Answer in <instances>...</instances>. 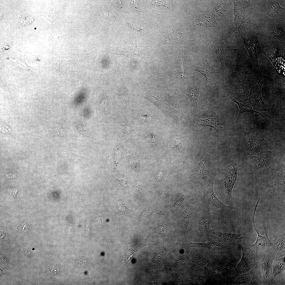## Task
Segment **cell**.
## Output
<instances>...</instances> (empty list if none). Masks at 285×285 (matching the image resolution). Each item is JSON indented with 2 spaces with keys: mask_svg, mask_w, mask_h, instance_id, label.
<instances>
[{
  "mask_svg": "<svg viewBox=\"0 0 285 285\" xmlns=\"http://www.w3.org/2000/svg\"><path fill=\"white\" fill-rule=\"evenodd\" d=\"M189 246L191 247L200 248L213 250L221 249L222 245L216 241L213 240L210 242L203 243H193L189 242Z\"/></svg>",
  "mask_w": 285,
  "mask_h": 285,
  "instance_id": "obj_17",
  "label": "cell"
},
{
  "mask_svg": "<svg viewBox=\"0 0 285 285\" xmlns=\"http://www.w3.org/2000/svg\"><path fill=\"white\" fill-rule=\"evenodd\" d=\"M275 184L278 188V193L284 196L285 170L284 168L276 173Z\"/></svg>",
  "mask_w": 285,
  "mask_h": 285,
  "instance_id": "obj_19",
  "label": "cell"
},
{
  "mask_svg": "<svg viewBox=\"0 0 285 285\" xmlns=\"http://www.w3.org/2000/svg\"><path fill=\"white\" fill-rule=\"evenodd\" d=\"M185 92L189 98L193 109H196L197 108L199 93L198 88L195 83L193 82L185 91Z\"/></svg>",
  "mask_w": 285,
  "mask_h": 285,
  "instance_id": "obj_16",
  "label": "cell"
},
{
  "mask_svg": "<svg viewBox=\"0 0 285 285\" xmlns=\"http://www.w3.org/2000/svg\"><path fill=\"white\" fill-rule=\"evenodd\" d=\"M196 122L197 126H207L212 127L217 132L218 126L216 121L213 118L210 117L208 118L205 119L198 118L197 119Z\"/></svg>",
  "mask_w": 285,
  "mask_h": 285,
  "instance_id": "obj_24",
  "label": "cell"
},
{
  "mask_svg": "<svg viewBox=\"0 0 285 285\" xmlns=\"http://www.w3.org/2000/svg\"><path fill=\"white\" fill-rule=\"evenodd\" d=\"M225 89L228 93L233 94L239 102L245 103L248 100L250 90L247 82L244 81L239 85H230Z\"/></svg>",
  "mask_w": 285,
  "mask_h": 285,
  "instance_id": "obj_8",
  "label": "cell"
},
{
  "mask_svg": "<svg viewBox=\"0 0 285 285\" xmlns=\"http://www.w3.org/2000/svg\"><path fill=\"white\" fill-rule=\"evenodd\" d=\"M116 180L122 188H126L128 187V183L126 180L118 178H116Z\"/></svg>",
  "mask_w": 285,
  "mask_h": 285,
  "instance_id": "obj_33",
  "label": "cell"
},
{
  "mask_svg": "<svg viewBox=\"0 0 285 285\" xmlns=\"http://www.w3.org/2000/svg\"><path fill=\"white\" fill-rule=\"evenodd\" d=\"M278 0L262 1V7L265 15L270 17H274V14L282 8L279 5Z\"/></svg>",
  "mask_w": 285,
  "mask_h": 285,
  "instance_id": "obj_13",
  "label": "cell"
},
{
  "mask_svg": "<svg viewBox=\"0 0 285 285\" xmlns=\"http://www.w3.org/2000/svg\"><path fill=\"white\" fill-rule=\"evenodd\" d=\"M139 118H140L144 120L149 119L150 118V117L148 116L147 115H142L140 117H139Z\"/></svg>",
  "mask_w": 285,
  "mask_h": 285,
  "instance_id": "obj_40",
  "label": "cell"
},
{
  "mask_svg": "<svg viewBox=\"0 0 285 285\" xmlns=\"http://www.w3.org/2000/svg\"><path fill=\"white\" fill-rule=\"evenodd\" d=\"M174 32L163 37L160 41V46L167 44H171L175 43L177 41V35Z\"/></svg>",
  "mask_w": 285,
  "mask_h": 285,
  "instance_id": "obj_28",
  "label": "cell"
},
{
  "mask_svg": "<svg viewBox=\"0 0 285 285\" xmlns=\"http://www.w3.org/2000/svg\"><path fill=\"white\" fill-rule=\"evenodd\" d=\"M250 22V20H245L242 21L240 25L230 32L227 37V40L233 36H237L246 27Z\"/></svg>",
  "mask_w": 285,
  "mask_h": 285,
  "instance_id": "obj_26",
  "label": "cell"
},
{
  "mask_svg": "<svg viewBox=\"0 0 285 285\" xmlns=\"http://www.w3.org/2000/svg\"><path fill=\"white\" fill-rule=\"evenodd\" d=\"M227 99H230L236 103L238 105L239 107V112L236 120V122H237V121L240 118L241 114L245 112H253L257 113L260 114L264 119H265L266 118L265 116L264 115V113H261L260 112L255 111L253 108L250 104H247L245 103H242L239 102L237 101L234 98L231 96L228 93L227 94Z\"/></svg>",
  "mask_w": 285,
  "mask_h": 285,
  "instance_id": "obj_14",
  "label": "cell"
},
{
  "mask_svg": "<svg viewBox=\"0 0 285 285\" xmlns=\"http://www.w3.org/2000/svg\"><path fill=\"white\" fill-rule=\"evenodd\" d=\"M18 191V190L16 188L12 189L10 191V194L12 196L16 197V194Z\"/></svg>",
  "mask_w": 285,
  "mask_h": 285,
  "instance_id": "obj_39",
  "label": "cell"
},
{
  "mask_svg": "<svg viewBox=\"0 0 285 285\" xmlns=\"http://www.w3.org/2000/svg\"><path fill=\"white\" fill-rule=\"evenodd\" d=\"M35 250V249H34V248H32V250Z\"/></svg>",
  "mask_w": 285,
  "mask_h": 285,
  "instance_id": "obj_41",
  "label": "cell"
},
{
  "mask_svg": "<svg viewBox=\"0 0 285 285\" xmlns=\"http://www.w3.org/2000/svg\"><path fill=\"white\" fill-rule=\"evenodd\" d=\"M212 49L216 57L220 61L222 68H225L224 62L223 54L224 50L223 47V43H217L213 40L211 41Z\"/></svg>",
  "mask_w": 285,
  "mask_h": 285,
  "instance_id": "obj_20",
  "label": "cell"
},
{
  "mask_svg": "<svg viewBox=\"0 0 285 285\" xmlns=\"http://www.w3.org/2000/svg\"><path fill=\"white\" fill-rule=\"evenodd\" d=\"M263 84L262 81H259L257 85L250 91L248 96V100L253 108L259 112L266 111L267 108V103L263 100L261 96Z\"/></svg>",
  "mask_w": 285,
  "mask_h": 285,
  "instance_id": "obj_4",
  "label": "cell"
},
{
  "mask_svg": "<svg viewBox=\"0 0 285 285\" xmlns=\"http://www.w3.org/2000/svg\"><path fill=\"white\" fill-rule=\"evenodd\" d=\"M284 30L282 26H276L273 27L272 30V33L275 38L281 40L285 39Z\"/></svg>",
  "mask_w": 285,
  "mask_h": 285,
  "instance_id": "obj_29",
  "label": "cell"
},
{
  "mask_svg": "<svg viewBox=\"0 0 285 285\" xmlns=\"http://www.w3.org/2000/svg\"><path fill=\"white\" fill-rule=\"evenodd\" d=\"M194 174L199 183L203 186L205 185L203 178L205 174V165L203 162H201L198 164L195 170Z\"/></svg>",
  "mask_w": 285,
  "mask_h": 285,
  "instance_id": "obj_25",
  "label": "cell"
},
{
  "mask_svg": "<svg viewBox=\"0 0 285 285\" xmlns=\"http://www.w3.org/2000/svg\"><path fill=\"white\" fill-rule=\"evenodd\" d=\"M152 212V210H148L144 211L142 215V218L143 219L147 218L151 213Z\"/></svg>",
  "mask_w": 285,
  "mask_h": 285,
  "instance_id": "obj_37",
  "label": "cell"
},
{
  "mask_svg": "<svg viewBox=\"0 0 285 285\" xmlns=\"http://www.w3.org/2000/svg\"><path fill=\"white\" fill-rule=\"evenodd\" d=\"M238 166L232 165L226 172L224 181V193L226 200L229 201L231 197L233 188L236 180Z\"/></svg>",
  "mask_w": 285,
  "mask_h": 285,
  "instance_id": "obj_7",
  "label": "cell"
},
{
  "mask_svg": "<svg viewBox=\"0 0 285 285\" xmlns=\"http://www.w3.org/2000/svg\"><path fill=\"white\" fill-rule=\"evenodd\" d=\"M101 103L103 107L105 108L107 104V102L106 96L104 97L102 99Z\"/></svg>",
  "mask_w": 285,
  "mask_h": 285,
  "instance_id": "obj_38",
  "label": "cell"
},
{
  "mask_svg": "<svg viewBox=\"0 0 285 285\" xmlns=\"http://www.w3.org/2000/svg\"><path fill=\"white\" fill-rule=\"evenodd\" d=\"M194 211L193 208L189 205H186L182 209V216L183 218V221L187 229L188 223Z\"/></svg>",
  "mask_w": 285,
  "mask_h": 285,
  "instance_id": "obj_23",
  "label": "cell"
},
{
  "mask_svg": "<svg viewBox=\"0 0 285 285\" xmlns=\"http://www.w3.org/2000/svg\"><path fill=\"white\" fill-rule=\"evenodd\" d=\"M243 141L247 153L256 168L259 171H262L270 161L271 152L263 148L261 143L251 131L245 133Z\"/></svg>",
  "mask_w": 285,
  "mask_h": 285,
  "instance_id": "obj_1",
  "label": "cell"
},
{
  "mask_svg": "<svg viewBox=\"0 0 285 285\" xmlns=\"http://www.w3.org/2000/svg\"><path fill=\"white\" fill-rule=\"evenodd\" d=\"M279 50L278 45L273 44L263 53L273 62L278 56Z\"/></svg>",
  "mask_w": 285,
  "mask_h": 285,
  "instance_id": "obj_22",
  "label": "cell"
},
{
  "mask_svg": "<svg viewBox=\"0 0 285 285\" xmlns=\"http://www.w3.org/2000/svg\"><path fill=\"white\" fill-rule=\"evenodd\" d=\"M158 194L160 198L163 199H167L168 197V194L166 192L163 191H158Z\"/></svg>",
  "mask_w": 285,
  "mask_h": 285,
  "instance_id": "obj_36",
  "label": "cell"
},
{
  "mask_svg": "<svg viewBox=\"0 0 285 285\" xmlns=\"http://www.w3.org/2000/svg\"><path fill=\"white\" fill-rule=\"evenodd\" d=\"M206 61L207 62L208 66V69L205 70H202L198 68L196 69V70L199 72L202 75H203L206 79L205 85L206 87L207 84L208 82H210L211 84H213L211 81V75L213 73H215L218 72V71L220 70H217L211 67L208 64L207 61V58L206 56Z\"/></svg>",
  "mask_w": 285,
  "mask_h": 285,
  "instance_id": "obj_21",
  "label": "cell"
},
{
  "mask_svg": "<svg viewBox=\"0 0 285 285\" xmlns=\"http://www.w3.org/2000/svg\"><path fill=\"white\" fill-rule=\"evenodd\" d=\"M135 191L139 196L146 197V194L144 187L141 184L137 183L135 187Z\"/></svg>",
  "mask_w": 285,
  "mask_h": 285,
  "instance_id": "obj_32",
  "label": "cell"
},
{
  "mask_svg": "<svg viewBox=\"0 0 285 285\" xmlns=\"http://www.w3.org/2000/svg\"><path fill=\"white\" fill-rule=\"evenodd\" d=\"M198 15L197 22L198 25L206 27H215L217 24L215 13L213 9L202 11L197 9Z\"/></svg>",
  "mask_w": 285,
  "mask_h": 285,
  "instance_id": "obj_11",
  "label": "cell"
},
{
  "mask_svg": "<svg viewBox=\"0 0 285 285\" xmlns=\"http://www.w3.org/2000/svg\"><path fill=\"white\" fill-rule=\"evenodd\" d=\"M271 246L275 251L277 257H282L285 254V233L279 234L271 241Z\"/></svg>",
  "mask_w": 285,
  "mask_h": 285,
  "instance_id": "obj_12",
  "label": "cell"
},
{
  "mask_svg": "<svg viewBox=\"0 0 285 285\" xmlns=\"http://www.w3.org/2000/svg\"><path fill=\"white\" fill-rule=\"evenodd\" d=\"M239 36L241 37L243 40L245 46L253 65L256 68L259 69L256 49L259 38L257 36H253L248 38Z\"/></svg>",
  "mask_w": 285,
  "mask_h": 285,
  "instance_id": "obj_9",
  "label": "cell"
},
{
  "mask_svg": "<svg viewBox=\"0 0 285 285\" xmlns=\"http://www.w3.org/2000/svg\"><path fill=\"white\" fill-rule=\"evenodd\" d=\"M211 233L230 242H240L242 241L244 235V234L241 233L234 234L220 231H214Z\"/></svg>",
  "mask_w": 285,
  "mask_h": 285,
  "instance_id": "obj_15",
  "label": "cell"
},
{
  "mask_svg": "<svg viewBox=\"0 0 285 285\" xmlns=\"http://www.w3.org/2000/svg\"><path fill=\"white\" fill-rule=\"evenodd\" d=\"M121 127L123 130L126 133H130L132 130V127L129 125L124 123H122L121 125Z\"/></svg>",
  "mask_w": 285,
  "mask_h": 285,
  "instance_id": "obj_34",
  "label": "cell"
},
{
  "mask_svg": "<svg viewBox=\"0 0 285 285\" xmlns=\"http://www.w3.org/2000/svg\"><path fill=\"white\" fill-rule=\"evenodd\" d=\"M242 251L241 259L235 268L237 272L240 274L247 272L253 267L256 265L259 262L257 253L251 250L245 245L240 244Z\"/></svg>",
  "mask_w": 285,
  "mask_h": 285,
  "instance_id": "obj_2",
  "label": "cell"
},
{
  "mask_svg": "<svg viewBox=\"0 0 285 285\" xmlns=\"http://www.w3.org/2000/svg\"><path fill=\"white\" fill-rule=\"evenodd\" d=\"M234 15L235 16L234 20L235 22L241 20L242 16V3L240 1H234Z\"/></svg>",
  "mask_w": 285,
  "mask_h": 285,
  "instance_id": "obj_30",
  "label": "cell"
},
{
  "mask_svg": "<svg viewBox=\"0 0 285 285\" xmlns=\"http://www.w3.org/2000/svg\"><path fill=\"white\" fill-rule=\"evenodd\" d=\"M256 209V207H255L252 219L254 230L257 234V237L255 243L250 245L249 247L254 252L257 253L259 251H262L268 249L271 246V242L268 238L266 228L263 224V227L265 232L264 236H263L260 235L256 228L254 219Z\"/></svg>",
  "mask_w": 285,
  "mask_h": 285,
  "instance_id": "obj_6",
  "label": "cell"
},
{
  "mask_svg": "<svg viewBox=\"0 0 285 285\" xmlns=\"http://www.w3.org/2000/svg\"><path fill=\"white\" fill-rule=\"evenodd\" d=\"M239 282L250 284H256L255 278L253 275L248 272L242 273L238 279Z\"/></svg>",
  "mask_w": 285,
  "mask_h": 285,
  "instance_id": "obj_27",
  "label": "cell"
},
{
  "mask_svg": "<svg viewBox=\"0 0 285 285\" xmlns=\"http://www.w3.org/2000/svg\"><path fill=\"white\" fill-rule=\"evenodd\" d=\"M213 180L203 186L204 194L207 199L208 206L211 211L221 208H231L232 207L224 204L217 197L213 188Z\"/></svg>",
  "mask_w": 285,
  "mask_h": 285,
  "instance_id": "obj_5",
  "label": "cell"
},
{
  "mask_svg": "<svg viewBox=\"0 0 285 285\" xmlns=\"http://www.w3.org/2000/svg\"><path fill=\"white\" fill-rule=\"evenodd\" d=\"M285 256L276 257L274 259L272 264V274L274 279L276 276L285 269Z\"/></svg>",
  "mask_w": 285,
  "mask_h": 285,
  "instance_id": "obj_18",
  "label": "cell"
},
{
  "mask_svg": "<svg viewBox=\"0 0 285 285\" xmlns=\"http://www.w3.org/2000/svg\"><path fill=\"white\" fill-rule=\"evenodd\" d=\"M183 144L182 140L177 137H172L169 140V148L171 150H175L181 147Z\"/></svg>",
  "mask_w": 285,
  "mask_h": 285,
  "instance_id": "obj_31",
  "label": "cell"
},
{
  "mask_svg": "<svg viewBox=\"0 0 285 285\" xmlns=\"http://www.w3.org/2000/svg\"><path fill=\"white\" fill-rule=\"evenodd\" d=\"M84 204V202L82 201L77 202L76 205V208L77 210L80 211L83 208Z\"/></svg>",
  "mask_w": 285,
  "mask_h": 285,
  "instance_id": "obj_35",
  "label": "cell"
},
{
  "mask_svg": "<svg viewBox=\"0 0 285 285\" xmlns=\"http://www.w3.org/2000/svg\"><path fill=\"white\" fill-rule=\"evenodd\" d=\"M216 215L210 211L205 212L200 216L198 222L199 230L201 235L208 236L209 230L217 219Z\"/></svg>",
  "mask_w": 285,
  "mask_h": 285,
  "instance_id": "obj_10",
  "label": "cell"
},
{
  "mask_svg": "<svg viewBox=\"0 0 285 285\" xmlns=\"http://www.w3.org/2000/svg\"><path fill=\"white\" fill-rule=\"evenodd\" d=\"M261 251L260 264L263 283L265 284H271L274 279L272 270V264L274 258L268 249Z\"/></svg>",
  "mask_w": 285,
  "mask_h": 285,
  "instance_id": "obj_3",
  "label": "cell"
}]
</instances>
